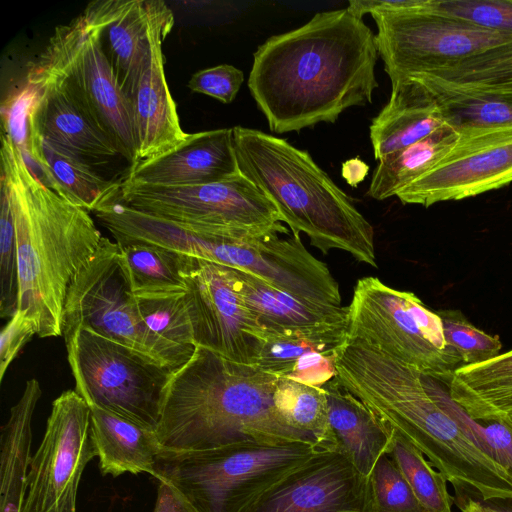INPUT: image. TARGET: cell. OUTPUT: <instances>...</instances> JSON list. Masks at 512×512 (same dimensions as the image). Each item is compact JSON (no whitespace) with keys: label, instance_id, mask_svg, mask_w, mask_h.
Masks as SVG:
<instances>
[{"label":"cell","instance_id":"f1b7e54d","mask_svg":"<svg viewBox=\"0 0 512 512\" xmlns=\"http://www.w3.org/2000/svg\"><path fill=\"white\" fill-rule=\"evenodd\" d=\"M421 76L436 93L512 97V42Z\"/></svg>","mask_w":512,"mask_h":512},{"label":"cell","instance_id":"5bb4252c","mask_svg":"<svg viewBox=\"0 0 512 512\" xmlns=\"http://www.w3.org/2000/svg\"><path fill=\"white\" fill-rule=\"evenodd\" d=\"M96 456L90 407L75 391L52 403L43 440L31 458L22 512H77L82 473Z\"/></svg>","mask_w":512,"mask_h":512},{"label":"cell","instance_id":"7dc6e473","mask_svg":"<svg viewBox=\"0 0 512 512\" xmlns=\"http://www.w3.org/2000/svg\"><path fill=\"white\" fill-rule=\"evenodd\" d=\"M502 423L507 425L509 427V429L512 431V417L502 421Z\"/></svg>","mask_w":512,"mask_h":512},{"label":"cell","instance_id":"4316f807","mask_svg":"<svg viewBox=\"0 0 512 512\" xmlns=\"http://www.w3.org/2000/svg\"><path fill=\"white\" fill-rule=\"evenodd\" d=\"M254 366L278 378L322 387L336 377L334 346L301 336L261 330Z\"/></svg>","mask_w":512,"mask_h":512},{"label":"cell","instance_id":"4fadbf2b","mask_svg":"<svg viewBox=\"0 0 512 512\" xmlns=\"http://www.w3.org/2000/svg\"><path fill=\"white\" fill-rule=\"evenodd\" d=\"M281 235L236 238L207 233L196 246V257L244 271L292 295L341 306L339 284L327 265L308 252L300 236Z\"/></svg>","mask_w":512,"mask_h":512},{"label":"cell","instance_id":"60d3db41","mask_svg":"<svg viewBox=\"0 0 512 512\" xmlns=\"http://www.w3.org/2000/svg\"><path fill=\"white\" fill-rule=\"evenodd\" d=\"M369 484L373 512H426L390 453L378 460Z\"/></svg>","mask_w":512,"mask_h":512},{"label":"cell","instance_id":"f546056e","mask_svg":"<svg viewBox=\"0 0 512 512\" xmlns=\"http://www.w3.org/2000/svg\"><path fill=\"white\" fill-rule=\"evenodd\" d=\"M460 132L449 124L416 143L379 160L367 191L376 200L397 193L439 162L455 145Z\"/></svg>","mask_w":512,"mask_h":512},{"label":"cell","instance_id":"f35d334b","mask_svg":"<svg viewBox=\"0 0 512 512\" xmlns=\"http://www.w3.org/2000/svg\"><path fill=\"white\" fill-rule=\"evenodd\" d=\"M0 206V316L10 319L19 305L18 256L12 207L1 179Z\"/></svg>","mask_w":512,"mask_h":512},{"label":"cell","instance_id":"7a4b0ae2","mask_svg":"<svg viewBox=\"0 0 512 512\" xmlns=\"http://www.w3.org/2000/svg\"><path fill=\"white\" fill-rule=\"evenodd\" d=\"M335 369L339 384L417 448L452 484L456 496L512 498V475L482 453L439 406L421 371L351 339L336 351Z\"/></svg>","mask_w":512,"mask_h":512},{"label":"cell","instance_id":"4dcf8cb0","mask_svg":"<svg viewBox=\"0 0 512 512\" xmlns=\"http://www.w3.org/2000/svg\"><path fill=\"white\" fill-rule=\"evenodd\" d=\"M41 93L40 88L26 80L9 91L1 102L2 131L19 149L36 177L58 193L59 186L43 156L42 137L37 126Z\"/></svg>","mask_w":512,"mask_h":512},{"label":"cell","instance_id":"ffe728a7","mask_svg":"<svg viewBox=\"0 0 512 512\" xmlns=\"http://www.w3.org/2000/svg\"><path fill=\"white\" fill-rule=\"evenodd\" d=\"M240 173L233 128H220L189 133L174 149L131 167L126 179L156 186H194Z\"/></svg>","mask_w":512,"mask_h":512},{"label":"cell","instance_id":"2e32d148","mask_svg":"<svg viewBox=\"0 0 512 512\" xmlns=\"http://www.w3.org/2000/svg\"><path fill=\"white\" fill-rule=\"evenodd\" d=\"M458 131L460 136L452 149L397 193L403 204L429 207L474 197L512 182V125Z\"/></svg>","mask_w":512,"mask_h":512},{"label":"cell","instance_id":"b9f144b4","mask_svg":"<svg viewBox=\"0 0 512 512\" xmlns=\"http://www.w3.org/2000/svg\"><path fill=\"white\" fill-rule=\"evenodd\" d=\"M424 9L481 28L512 33V0H426Z\"/></svg>","mask_w":512,"mask_h":512},{"label":"cell","instance_id":"8992f818","mask_svg":"<svg viewBox=\"0 0 512 512\" xmlns=\"http://www.w3.org/2000/svg\"><path fill=\"white\" fill-rule=\"evenodd\" d=\"M116 1H93L68 24L57 26L30 66L26 81L33 85L65 83L133 167L138 159L131 105L117 81L102 39Z\"/></svg>","mask_w":512,"mask_h":512},{"label":"cell","instance_id":"5b68a950","mask_svg":"<svg viewBox=\"0 0 512 512\" xmlns=\"http://www.w3.org/2000/svg\"><path fill=\"white\" fill-rule=\"evenodd\" d=\"M240 172L272 201L295 236L327 254L337 249L377 267L374 230L307 151L286 139L233 127Z\"/></svg>","mask_w":512,"mask_h":512},{"label":"cell","instance_id":"6da1fadb","mask_svg":"<svg viewBox=\"0 0 512 512\" xmlns=\"http://www.w3.org/2000/svg\"><path fill=\"white\" fill-rule=\"evenodd\" d=\"M378 55L376 34L361 18L347 8L320 12L257 48L248 88L272 132L334 123L372 102Z\"/></svg>","mask_w":512,"mask_h":512},{"label":"cell","instance_id":"836d02e7","mask_svg":"<svg viewBox=\"0 0 512 512\" xmlns=\"http://www.w3.org/2000/svg\"><path fill=\"white\" fill-rule=\"evenodd\" d=\"M275 406L286 422L313 436L324 450L339 451L332 432L326 391L323 387L279 378Z\"/></svg>","mask_w":512,"mask_h":512},{"label":"cell","instance_id":"d6986e66","mask_svg":"<svg viewBox=\"0 0 512 512\" xmlns=\"http://www.w3.org/2000/svg\"><path fill=\"white\" fill-rule=\"evenodd\" d=\"M162 0H117L103 30V45L127 98L173 28Z\"/></svg>","mask_w":512,"mask_h":512},{"label":"cell","instance_id":"f6af8a7d","mask_svg":"<svg viewBox=\"0 0 512 512\" xmlns=\"http://www.w3.org/2000/svg\"><path fill=\"white\" fill-rule=\"evenodd\" d=\"M157 498L153 512H201L172 483L159 478Z\"/></svg>","mask_w":512,"mask_h":512},{"label":"cell","instance_id":"9a60e30c","mask_svg":"<svg viewBox=\"0 0 512 512\" xmlns=\"http://www.w3.org/2000/svg\"><path fill=\"white\" fill-rule=\"evenodd\" d=\"M182 275L195 347L254 365L262 329L237 290L232 268L188 256Z\"/></svg>","mask_w":512,"mask_h":512},{"label":"cell","instance_id":"3957f363","mask_svg":"<svg viewBox=\"0 0 512 512\" xmlns=\"http://www.w3.org/2000/svg\"><path fill=\"white\" fill-rule=\"evenodd\" d=\"M278 377L254 365L196 347L167 387L156 436L162 452L212 449L240 443L317 440L289 425L275 406ZM321 448V447H320Z\"/></svg>","mask_w":512,"mask_h":512},{"label":"cell","instance_id":"83f0119b","mask_svg":"<svg viewBox=\"0 0 512 512\" xmlns=\"http://www.w3.org/2000/svg\"><path fill=\"white\" fill-rule=\"evenodd\" d=\"M36 379L26 382L22 396L11 408L1 430L0 512H22L32 456V417L41 397Z\"/></svg>","mask_w":512,"mask_h":512},{"label":"cell","instance_id":"d6a6232c","mask_svg":"<svg viewBox=\"0 0 512 512\" xmlns=\"http://www.w3.org/2000/svg\"><path fill=\"white\" fill-rule=\"evenodd\" d=\"M42 152L59 186V195L87 211H94L120 187L121 181L102 177L90 161L61 145L42 139Z\"/></svg>","mask_w":512,"mask_h":512},{"label":"cell","instance_id":"8d00e7d4","mask_svg":"<svg viewBox=\"0 0 512 512\" xmlns=\"http://www.w3.org/2000/svg\"><path fill=\"white\" fill-rule=\"evenodd\" d=\"M141 321L159 339L194 348L186 291L135 296Z\"/></svg>","mask_w":512,"mask_h":512},{"label":"cell","instance_id":"ee69618b","mask_svg":"<svg viewBox=\"0 0 512 512\" xmlns=\"http://www.w3.org/2000/svg\"><path fill=\"white\" fill-rule=\"evenodd\" d=\"M37 334L34 323L16 312L1 330L0 336V380L17 357L21 349Z\"/></svg>","mask_w":512,"mask_h":512},{"label":"cell","instance_id":"d4e9b609","mask_svg":"<svg viewBox=\"0 0 512 512\" xmlns=\"http://www.w3.org/2000/svg\"><path fill=\"white\" fill-rule=\"evenodd\" d=\"M322 387L339 452L369 478L378 460L390 452L393 431L347 392L336 377Z\"/></svg>","mask_w":512,"mask_h":512},{"label":"cell","instance_id":"44dd1931","mask_svg":"<svg viewBox=\"0 0 512 512\" xmlns=\"http://www.w3.org/2000/svg\"><path fill=\"white\" fill-rule=\"evenodd\" d=\"M448 124L435 94L416 76L392 84L391 95L370 125L374 157L381 160Z\"/></svg>","mask_w":512,"mask_h":512},{"label":"cell","instance_id":"ac0fdd59","mask_svg":"<svg viewBox=\"0 0 512 512\" xmlns=\"http://www.w3.org/2000/svg\"><path fill=\"white\" fill-rule=\"evenodd\" d=\"M237 290L261 329L341 346L347 340L348 306L301 298L234 269Z\"/></svg>","mask_w":512,"mask_h":512},{"label":"cell","instance_id":"ba28073f","mask_svg":"<svg viewBox=\"0 0 512 512\" xmlns=\"http://www.w3.org/2000/svg\"><path fill=\"white\" fill-rule=\"evenodd\" d=\"M347 339L358 340L448 385L462 360L445 341L441 317L412 292L363 277L348 306Z\"/></svg>","mask_w":512,"mask_h":512},{"label":"cell","instance_id":"ab89813d","mask_svg":"<svg viewBox=\"0 0 512 512\" xmlns=\"http://www.w3.org/2000/svg\"><path fill=\"white\" fill-rule=\"evenodd\" d=\"M437 313L442 320L445 341L457 352L463 365L482 363L500 354L499 336L478 329L459 310L444 309Z\"/></svg>","mask_w":512,"mask_h":512},{"label":"cell","instance_id":"bcb514c9","mask_svg":"<svg viewBox=\"0 0 512 512\" xmlns=\"http://www.w3.org/2000/svg\"><path fill=\"white\" fill-rule=\"evenodd\" d=\"M458 507L470 512H512V498H495L482 500L474 497H457L454 499Z\"/></svg>","mask_w":512,"mask_h":512},{"label":"cell","instance_id":"603a6c76","mask_svg":"<svg viewBox=\"0 0 512 512\" xmlns=\"http://www.w3.org/2000/svg\"><path fill=\"white\" fill-rule=\"evenodd\" d=\"M131 105L138 163L162 155L186 140L170 93L162 47L154 53L128 97Z\"/></svg>","mask_w":512,"mask_h":512},{"label":"cell","instance_id":"74e56055","mask_svg":"<svg viewBox=\"0 0 512 512\" xmlns=\"http://www.w3.org/2000/svg\"><path fill=\"white\" fill-rule=\"evenodd\" d=\"M432 92L438 99L446 122L457 130L512 125V97Z\"/></svg>","mask_w":512,"mask_h":512},{"label":"cell","instance_id":"7c38bea8","mask_svg":"<svg viewBox=\"0 0 512 512\" xmlns=\"http://www.w3.org/2000/svg\"><path fill=\"white\" fill-rule=\"evenodd\" d=\"M375 11L378 52L394 84L430 73L512 42V33L489 30L424 9Z\"/></svg>","mask_w":512,"mask_h":512},{"label":"cell","instance_id":"277c9868","mask_svg":"<svg viewBox=\"0 0 512 512\" xmlns=\"http://www.w3.org/2000/svg\"><path fill=\"white\" fill-rule=\"evenodd\" d=\"M1 180L12 207L18 256V312L41 338L62 336L68 287L102 235L89 211L45 186L10 137L1 134Z\"/></svg>","mask_w":512,"mask_h":512},{"label":"cell","instance_id":"c3c4849f","mask_svg":"<svg viewBox=\"0 0 512 512\" xmlns=\"http://www.w3.org/2000/svg\"><path fill=\"white\" fill-rule=\"evenodd\" d=\"M459 509L461 512H470L469 510H467L466 508H463V507H459Z\"/></svg>","mask_w":512,"mask_h":512},{"label":"cell","instance_id":"8fae6325","mask_svg":"<svg viewBox=\"0 0 512 512\" xmlns=\"http://www.w3.org/2000/svg\"><path fill=\"white\" fill-rule=\"evenodd\" d=\"M119 198L138 211L236 238L288 233L272 201L242 173L194 186H156L125 178Z\"/></svg>","mask_w":512,"mask_h":512},{"label":"cell","instance_id":"7bdbcfd3","mask_svg":"<svg viewBox=\"0 0 512 512\" xmlns=\"http://www.w3.org/2000/svg\"><path fill=\"white\" fill-rule=\"evenodd\" d=\"M244 81L243 72L229 64H220L194 73L188 87L193 92L205 94L221 101L231 103Z\"/></svg>","mask_w":512,"mask_h":512},{"label":"cell","instance_id":"cb8c5ba5","mask_svg":"<svg viewBox=\"0 0 512 512\" xmlns=\"http://www.w3.org/2000/svg\"><path fill=\"white\" fill-rule=\"evenodd\" d=\"M90 434L103 475L147 473L156 477L162 452L154 429L89 405Z\"/></svg>","mask_w":512,"mask_h":512},{"label":"cell","instance_id":"9c48e42d","mask_svg":"<svg viewBox=\"0 0 512 512\" xmlns=\"http://www.w3.org/2000/svg\"><path fill=\"white\" fill-rule=\"evenodd\" d=\"M78 329L125 344L173 371L188 362L196 348L173 345L147 330L120 262L119 245L104 236L72 279L65 297L62 312L65 342Z\"/></svg>","mask_w":512,"mask_h":512},{"label":"cell","instance_id":"d590c367","mask_svg":"<svg viewBox=\"0 0 512 512\" xmlns=\"http://www.w3.org/2000/svg\"><path fill=\"white\" fill-rule=\"evenodd\" d=\"M389 453L426 512H452L446 477L417 448L393 432Z\"/></svg>","mask_w":512,"mask_h":512},{"label":"cell","instance_id":"52a82bcc","mask_svg":"<svg viewBox=\"0 0 512 512\" xmlns=\"http://www.w3.org/2000/svg\"><path fill=\"white\" fill-rule=\"evenodd\" d=\"M322 450L302 442H249L161 452L155 479L172 483L201 512H244L271 486Z\"/></svg>","mask_w":512,"mask_h":512},{"label":"cell","instance_id":"7402d4cb","mask_svg":"<svg viewBox=\"0 0 512 512\" xmlns=\"http://www.w3.org/2000/svg\"><path fill=\"white\" fill-rule=\"evenodd\" d=\"M35 86L42 91L36 114L42 139L61 145L91 163L119 154L111 137L65 83L52 81Z\"/></svg>","mask_w":512,"mask_h":512},{"label":"cell","instance_id":"484cf974","mask_svg":"<svg viewBox=\"0 0 512 512\" xmlns=\"http://www.w3.org/2000/svg\"><path fill=\"white\" fill-rule=\"evenodd\" d=\"M451 399L473 419L502 422L512 417V350L458 367L446 386Z\"/></svg>","mask_w":512,"mask_h":512},{"label":"cell","instance_id":"30bf717a","mask_svg":"<svg viewBox=\"0 0 512 512\" xmlns=\"http://www.w3.org/2000/svg\"><path fill=\"white\" fill-rule=\"evenodd\" d=\"M75 391L87 402L156 430L174 371L87 329L65 342Z\"/></svg>","mask_w":512,"mask_h":512},{"label":"cell","instance_id":"1f68e13d","mask_svg":"<svg viewBox=\"0 0 512 512\" xmlns=\"http://www.w3.org/2000/svg\"><path fill=\"white\" fill-rule=\"evenodd\" d=\"M118 245L120 262L135 296L186 291L182 271L188 255L153 244Z\"/></svg>","mask_w":512,"mask_h":512},{"label":"cell","instance_id":"e575fe53","mask_svg":"<svg viewBox=\"0 0 512 512\" xmlns=\"http://www.w3.org/2000/svg\"><path fill=\"white\" fill-rule=\"evenodd\" d=\"M428 393L459 425L464 434L485 455L512 475V431L502 422H482L473 419L454 402L444 384L423 374Z\"/></svg>","mask_w":512,"mask_h":512},{"label":"cell","instance_id":"e0dca14e","mask_svg":"<svg viewBox=\"0 0 512 512\" xmlns=\"http://www.w3.org/2000/svg\"><path fill=\"white\" fill-rule=\"evenodd\" d=\"M244 512H373L369 478L339 451L322 450Z\"/></svg>","mask_w":512,"mask_h":512}]
</instances>
